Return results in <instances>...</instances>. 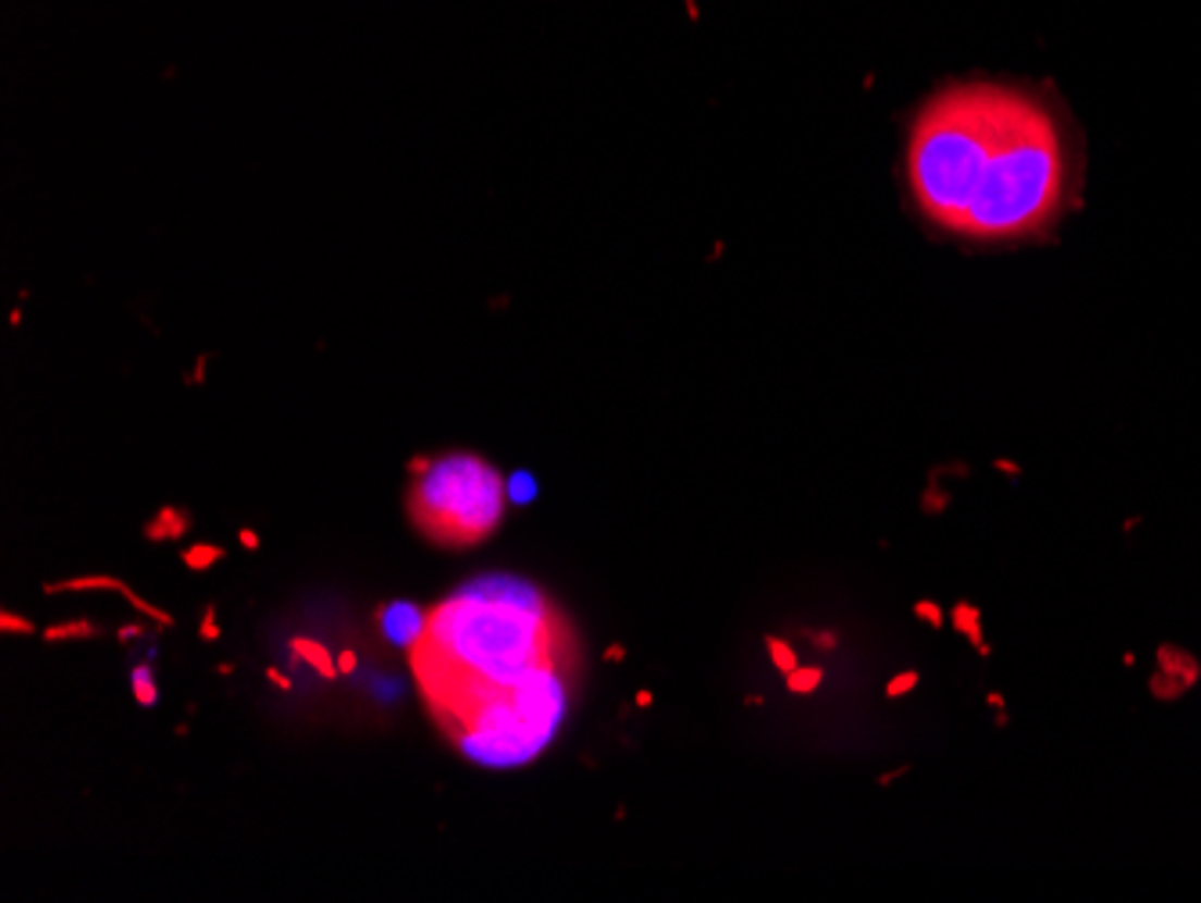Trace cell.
Returning a JSON list of instances; mask_svg holds the SVG:
<instances>
[{
	"label": "cell",
	"instance_id": "1",
	"mask_svg": "<svg viewBox=\"0 0 1201 903\" xmlns=\"http://www.w3.org/2000/svg\"><path fill=\"white\" fill-rule=\"evenodd\" d=\"M1076 162L1051 98L1015 84L932 94L906 140V184L921 217L971 242H1022L1065 213Z\"/></svg>",
	"mask_w": 1201,
	"mask_h": 903
},
{
	"label": "cell",
	"instance_id": "2",
	"mask_svg": "<svg viewBox=\"0 0 1201 903\" xmlns=\"http://www.w3.org/2000/svg\"><path fill=\"white\" fill-rule=\"evenodd\" d=\"M410 663L435 717L575 666V638L544 587L511 572H486L429 608V633Z\"/></svg>",
	"mask_w": 1201,
	"mask_h": 903
},
{
	"label": "cell",
	"instance_id": "3",
	"mask_svg": "<svg viewBox=\"0 0 1201 903\" xmlns=\"http://www.w3.org/2000/svg\"><path fill=\"white\" fill-rule=\"evenodd\" d=\"M572 673L575 666H558L522 688L435 713V720L468 764L490 770L529 767L558 742L572 709Z\"/></svg>",
	"mask_w": 1201,
	"mask_h": 903
},
{
	"label": "cell",
	"instance_id": "4",
	"mask_svg": "<svg viewBox=\"0 0 1201 903\" xmlns=\"http://www.w3.org/2000/svg\"><path fill=\"white\" fill-rule=\"evenodd\" d=\"M508 511V490L497 465L472 450L432 457L421 475H410L407 515L435 547L468 551L497 533Z\"/></svg>",
	"mask_w": 1201,
	"mask_h": 903
},
{
	"label": "cell",
	"instance_id": "5",
	"mask_svg": "<svg viewBox=\"0 0 1201 903\" xmlns=\"http://www.w3.org/2000/svg\"><path fill=\"white\" fill-rule=\"evenodd\" d=\"M379 630L388 644L414 652L429 633V608H421L414 602H388L379 613Z\"/></svg>",
	"mask_w": 1201,
	"mask_h": 903
},
{
	"label": "cell",
	"instance_id": "6",
	"mask_svg": "<svg viewBox=\"0 0 1201 903\" xmlns=\"http://www.w3.org/2000/svg\"><path fill=\"white\" fill-rule=\"evenodd\" d=\"M191 511L181 508V504H162V508L151 515V519L140 525V536H145L148 544H166V541H184L187 533H191Z\"/></svg>",
	"mask_w": 1201,
	"mask_h": 903
},
{
	"label": "cell",
	"instance_id": "7",
	"mask_svg": "<svg viewBox=\"0 0 1201 903\" xmlns=\"http://www.w3.org/2000/svg\"><path fill=\"white\" fill-rule=\"evenodd\" d=\"M288 652L296 655V659H302L306 666H310L313 673H321L324 680H338L343 673H338V663L335 655L327 652V644L313 641V638H292L288 641Z\"/></svg>",
	"mask_w": 1201,
	"mask_h": 903
},
{
	"label": "cell",
	"instance_id": "8",
	"mask_svg": "<svg viewBox=\"0 0 1201 903\" xmlns=\"http://www.w3.org/2000/svg\"><path fill=\"white\" fill-rule=\"evenodd\" d=\"M123 587H126V580H120V577H101V572H98V577H73V580L44 583V594L47 597H51V594H94V591H115V594H123Z\"/></svg>",
	"mask_w": 1201,
	"mask_h": 903
},
{
	"label": "cell",
	"instance_id": "9",
	"mask_svg": "<svg viewBox=\"0 0 1201 903\" xmlns=\"http://www.w3.org/2000/svg\"><path fill=\"white\" fill-rule=\"evenodd\" d=\"M504 490H508L511 508H529L540 497V479L529 468H515L511 475H504Z\"/></svg>",
	"mask_w": 1201,
	"mask_h": 903
},
{
	"label": "cell",
	"instance_id": "10",
	"mask_svg": "<svg viewBox=\"0 0 1201 903\" xmlns=\"http://www.w3.org/2000/svg\"><path fill=\"white\" fill-rule=\"evenodd\" d=\"M950 623L961 630V638H964V641H971L975 648H979L982 655H989L986 641H982V613H979V608L968 605V602H961L957 608H953Z\"/></svg>",
	"mask_w": 1201,
	"mask_h": 903
},
{
	"label": "cell",
	"instance_id": "11",
	"mask_svg": "<svg viewBox=\"0 0 1201 903\" xmlns=\"http://www.w3.org/2000/svg\"><path fill=\"white\" fill-rule=\"evenodd\" d=\"M129 691H134V702L140 709L159 706V680L151 673L148 663H137L134 670H129Z\"/></svg>",
	"mask_w": 1201,
	"mask_h": 903
},
{
	"label": "cell",
	"instance_id": "12",
	"mask_svg": "<svg viewBox=\"0 0 1201 903\" xmlns=\"http://www.w3.org/2000/svg\"><path fill=\"white\" fill-rule=\"evenodd\" d=\"M40 638L47 644H58V641H90V638H101V627L90 623V619H65V623L47 627Z\"/></svg>",
	"mask_w": 1201,
	"mask_h": 903
},
{
	"label": "cell",
	"instance_id": "13",
	"mask_svg": "<svg viewBox=\"0 0 1201 903\" xmlns=\"http://www.w3.org/2000/svg\"><path fill=\"white\" fill-rule=\"evenodd\" d=\"M223 558H227V551H223L220 544H191L187 551H181L184 569H191V572H206V569H213V566H220Z\"/></svg>",
	"mask_w": 1201,
	"mask_h": 903
},
{
	"label": "cell",
	"instance_id": "14",
	"mask_svg": "<svg viewBox=\"0 0 1201 903\" xmlns=\"http://www.w3.org/2000/svg\"><path fill=\"white\" fill-rule=\"evenodd\" d=\"M784 684L792 695H814L824 684V666H795L792 673H784Z\"/></svg>",
	"mask_w": 1201,
	"mask_h": 903
},
{
	"label": "cell",
	"instance_id": "15",
	"mask_svg": "<svg viewBox=\"0 0 1201 903\" xmlns=\"http://www.w3.org/2000/svg\"><path fill=\"white\" fill-rule=\"evenodd\" d=\"M123 597H126V602H129V608H137V613L140 616H148L151 619V623H159V627H173L176 623V619H173V613H166V608H159V605H151L148 602V597H140L134 587H129V583H126V587H123Z\"/></svg>",
	"mask_w": 1201,
	"mask_h": 903
},
{
	"label": "cell",
	"instance_id": "16",
	"mask_svg": "<svg viewBox=\"0 0 1201 903\" xmlns=\"http://www.w3.org/2000/svg\"><path fill=\"white\" fill-rule=\"evenodd\" d=\"M767 655H770V663H773L781 673H792L795 666H798L795 648H792V644H788V641H781V638H767Z\"/></svg>",
	"mask_w": 1201,
	"mask_h": 903
},
{
	"label": "cell",
	"instance_id": "17",
	"mask_svg": "<svg viewBox=\"0 0 1201 903\" xmlns=\"http://www.w3.org/2000/svg\"><path fill=\"white\" fill-rule=\"evenodd\" d=\"M917 684H921V677H917L914 670H903V673H896V677H892L889 684H886V698H903V695H911V691H914Z\"/></svg>",
	"mask_w": 1201,
	"mask_h": 903
},
{
	"label": "cell",
	"instance_id": "18",
	"mask_svg": "<svg viewBox=\"0 0 1201 903\" xmlns=\"http://www.w3.org/2000/svg\"><path fill=\"white\" fill-rule=\"evenodd\" d=\"M0 630H4V633H26V638H33V633H37V623H33V619H26V616L8 613V608H4V613H0Z\"/></svg>",
	"mask_w": 1201,
	"mask_h": 903
},
{
	"label": "cell",
	"instance_id": "19",
	"mask_svg": "<svg viewBox=\"0 0 1201 903\" xmlns=\"http://www.w3.org/2000/svg\"><path fill=\"white\" fill-rule=\"evenodd\" d=\"M198 638L209 641V644H216V641L223 638V630H220V623H216V605H206L202 623H198Z\"/></svg>",
	"mask_w": 1201,
	"mask_h": 903
},
{
	"label": "cell",
	"instance_id": "20",
	"mask_svg": "<svg viewBox=\"0 0 1201 903\" xmlns=\"http://www.w3.org/2000/svg\"><path fill=\"white\" fill-rule=\"evenodd\" d=\"M914 619H921V623H928L932 630L943 627V608H939L936 602H914Z\"/></svg>",
	"mask_w": 1201,
	"mask_h": 903
},
{
	"label": "cell",
	"instance_id": "21",
	"mask_svg": "<svg viewBox=\"0 0 1201 903\" xmlns=\"http://www.w3.org/2000/svg\"><path fill=\"white\" fill-rule=\"evenodd\" d=\"M338 673H343V677H349V673H357V652H352V648H343V652H338Z\"/></svg>",
	"mask_w": 1201,
	"mask_h": 903
},
{
	"label": "cell",
	"instance_id": "22",
	"mask_svg": "<svg viewBox=\"0 0 1201 903\" xmlns=\"http://www.w3.org/2000/svg\"><path fill=\"white\" fill-rule=\"evenodd\" d=\"M238 544H242L245 551H259V547H263V541H259V533L252 530V525H245V530H238Z\"/></svg>",
	"mask_w": 1201,
	"mask_h": 903
},
{
	"label": "cell",
	"instance_id": "23",
	"mask_svg": "<svg viewBox=\"0 0 1201 903\" xmlns=\"http://www.w3.org/2000/svg\"><path fill=\"white\" fill-rule=\"evenodd\" d=\"M267 680H270V684H274V688H281V691H292V677H288V673H281L277 666H267Z\"/></svg>",
	"mask_w": 1201,
	"mask_h": 903
},
{
	"label": "cell",
	"instance_id": "24",
	"mask_svg": "<svg viewBox=\"0 0 1201 903\" xmlns=\"http://www.w3.org/2000/svg\"><path fill=\"white\" fill-rule=\"evenodd\" d=\"M429 465H432V457H429V454H414V457H410V461H407V472H410V475H421Z\"/></svg>",
	"mask_w": 1201,
	"mask_h": 903
},
{
	"label": "cell",
	"instance_id": "25",
	"mask_svg": "<svg viewBox=\"0 0 1201 903\" xmlns=\"http://www.w3.org/2000/svg\"><path fill=\"white\" fill-rule=\"evenodd\" d=\"M115 633H120V641L126 644V641H134V638H145V627H140V623H129V627H120Z\"/></svg>",
	"mask_w": 1201,
	"mask_h": 903
},
{
	"label": "cell",
	"instance_id": "26",
	"mask_svg": "<svg viewBox=\"0 0 1201 903\" xmlns=\"http://www.w3.org/2000/svg\"><path fill=\"white\" fill-rule=\"evenodd\" d=\"M622 659H627V648H622V644H611L605 652V663H622Z\"/></svg>",
	"mask_w": 1201,
	"mask_h": 903
},
{
	"label": "cell",
	"instance_id": "27",
	"mask_svg": "<svg viewBox=\"0 0 1201 903\" xmlns=\"http://www.w3.org/2000/svg\"><path fill=\"white\" fill-rule=\"evenodd\" d=\"M817 644H820V648H828V652H831L834 644H839V638H834V633L828 630V633H820V638H817Z\"/></svg>",
	"mask_w": 1201,
	"mask_h": 903
},
{
	"label": "cell",
	"instance_id": "28",
	"mask_svg": "<svg viewBox=\"0 0 1201 903\" xmlns=\"http://www.w3.org/2000/svg\"><path fill=\"white\" fill-rule=\"evenodd\" d=\"M652 702H655V698H652V691H637V706H641V709H647V706H652Z\"/></svg>",
	"mask_w": 1201,
	"mask_h": 903
},
{
	"label": "cell",
	"instance_id": "29",
	"mask_svg": "<svg viewBox=\"0 0 1201 903\" xmlns=\"http://www.w3.org/2000/svg\"><path fill=\"white\" fill-rule=\"evenodd\" d=\"M996 472H1007V475H1018V468L1011 461H996Z\"/></svg>",
	"mask_w": 1201,
	"mask_h": 903
},
{
	"label": "cell",
	"instance_id": "30",
	"mask_svg": "<svg viewBox=\"0 0 1201 903\" xmlns=\"http://www.w3.org/2000/svg\"><path fill=\"white\" fill-rule=\"evenodd\" d=\"M216 673H220V677H231V673H234V663H220V666H216Z\"/></svg>",
	"mask_w": 1201,
	"mask_h": 903
}]
</instances>
